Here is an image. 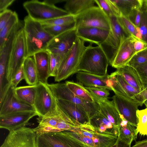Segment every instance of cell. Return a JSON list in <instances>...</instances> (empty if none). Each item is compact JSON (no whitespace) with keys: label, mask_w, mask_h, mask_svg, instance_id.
Masks as SVG:
<instances>
[{"label":"cell","mask_w":147,"mask_h":147,"mask_svg":"<svg viewBox=\"0 0 147 147\" xmlns=\"http://www.w3.org/2000/svg\"><path fill=\"white\" fill-rule=\"evenodd\" d=\"M23 30L28 57L35 53L47 50L49 44L54 37L44 29L39 22L34 20L28 16L24 20Z\"/></svg>","instance_id":"6da1fadb"},{"label":"cell","mask_w":147,"mask_h":147,"mask_svg":"<svg viewBox=\"0 0 147 147\" xmlns=\"http://www.w3.org/2000/svg\"><path fill=\"white\" fill-rule=\"evenodd\" d=\"M63 131L71 138L87 147H111L118 140V137L105 134L94 128L90 123Z\"/></svg>","instance_id":"7a4b0ae2"},{"label":"cell","mask_w":147,"mask_h":147,"mask_svg":"<svg viewBox=\"0 0 147 147\" xmlns=\"http://www.w3.org/2000/svg\"><path fill=\"white\" fill-rule=\"evenodd\" d=\"M109 63L104 52L98 46L93 47L90 44L86 47L78 68L82 71L100 76L107 74Z\"/></svg>","instance_id":"3957f363"},{"label":"cell","mask_w":147,"mask_h":147,"mask_svg":"<svg viewBox=\"0 0 147 147\" xmlns=\"http://www.w3.org/2000/svg\"><path fill=\"white\" fill-rule=\"evenodd\" d=\"M85 42L77 36L71 48L65 55L59 67L56 82H59L76 73L83 53L85 49Z\"/></svg>","instance_id":"277c9868"},{"label":"cell","mask_w":147,"mask_h":147,"mask_svg":"<svg viewBox=\"0 0 147 147\" xmlns=\"http://www.w3.org/2000/svg\"><path fill=\"white\" fill-rule=\"evenodd\" d=\"M58 110L57 113L55 115L37 118L38 124L33 129L37 136L44 133L68 130L80 127L68 117L58 105Z\"/></svg>","instance_id":"5b68a950"},{"label":"cell","mask_w":147,"mask_h":147,"mask_svg":"<svg viewBox=\"0 0 147 147\" xmlns=\"http://www.w3.org/2000/svg\"><path fill=\"white\" fill-rule=\"evenodd\" d=\"M23 6L28 16L33 20L39 22L69 14L65 9L44 1H27L23 3Z\"/></svg>","instance_id":"8992f818"},{"label":"cell","mask_w":147,"mask_h":147,"mask_svg":"<svg viewBox=\"0 0 147 147\" xmlns=\"http://www.w3.org/2000/svg\"><path fill=\"white\" fill-rule=\"evenodd\" d=\"M110 29L105 40L98 46L105 53L109 64L111 65L122 41L130 36L122 28L114 16L109 18Z\"/></svg>","instance_id":"52a82bcc"},{"label":"cell","mask_w":147,"mask_h":147,"mask_svg":"<svg viewBox=\"0 0 147 147\" xmlns=\"http://www.w3.org/2000/svg\"><path fill=\"white\" fill-rule=\"evenodd\" d=\"M47 84L39 82L36 85L33 107L38 117L54 115L58 111L56 99Z\"/></svg>","instance_id":"ba28073f"},{"label":"cell","mask_w":147,"mask_h":147,"mask_svg":"<svg viewBox=\"0 0 147 147\" xmlns=\"http://www.w3.org/2000/svg\"><path fill=\"white\" fill-rule=\"evenodd\" d=\"M76 28L96 27L109 31V18L98 7L95 6L75 16Z\"/></svg>","instance_id":"9c48e42d"},{"label":"cell","mask_w":147,"mask_h":147,"mask_svg":"<svg viewBox=\"0 0 147 147\" xmlns=\"http://www.w3.org/2000/svg\"><path fill=\"white\" fill-rule=\"evenodd\" d=\"M28 57L26 47L23 28L15 38L9 59L7 79L10 81Z\"/></svg>","instance_id":"30bf717a"},{"label":"cell","mask_w":147,"mask_h":147,"mask_svg":"<svg viewBox=\"0 0 147 147\" xmlns=\"http://www.w3.org/2000/svg\"><path fill=\"white\" fill-rule=\"evenodd\" d=\"M47 85L56 99L69 101L82 107L88 113L90 119L99 111L96 102H91L80 98L69 89L65 82Z\"/></svg>","instance_id":"8fae6325"},{"label":"cell","mask_w":147,"mask_h":147,"mask_svg":"<svg viewBox=\"0 0 147 147\" xmlns=\"http://www.w3.org/2000/svg\"><path fill=\"white\" fill-rule=\"evenodd\" d=\"M36 147H87L67 136L63 131L37 136Z\"/></svg>","instance_id":"7c38bea8"},{"label":"cell","mask_w":147,"mask_h":147,"mask_svg":"<svg viewBox=\"0 0 147 147\" xmlns=\"http://www.w3.org/2000/svg\"><path fill=\"white\" fill-rule=\"evenodd\" d=\"M33 129L24 127L9 132L0 147H36Z\"/></svg>","instance_id":"4fadbf2b"},{"label":"cell","mask_w":147,"mask_h":147,"mask_svg":"<svg viewBox=\"0 0 147 147\" xmlns=\"http://www.w3.org/2000/svg\"><path fill=\"white\" fill-rule=\"evenodd\" d=\"M15 88L11 85L0 100V116L19 112L35 111L33 106L23 102L17 97Z\"/></svg>","instance_id":"5bb4252c"},{"label":"cell","mask_w":147,"mask_h":147,"mask_svg":"<svg viewBox=\"0 0 147 147\" xmlns=\"http://www.w3.org/2000/svg\"><path fill=\"white\" fill-rule=\"evenodd\" d=\"M77 36L76 28L54 37L49 44L47 51L53 54L65 55L72 47Z\"/></svg>","instance_id":"9a60e30c"},{"label":"cell","mask_w":147,"mask_h":147,"mask_svg":"<svg viewBox=\"0 0 147 147\" xmlns=\"http://www.w3.org/2000/svg\"><path fill=\"white\" fill-rule=\"evenodd\" d=\"M57 105L61 109L79 126L90 123V118L82 107L71 102L56 99Z\"/></svg>","instance_id":"2e32d148"},{"label":"cell","mask_w":147,"mask_h":147,"mask_svg":"<svg viewBox=\"0 0 147 147\" xmlns=\"http://www.w3.org/2000/svg\"><path fill=\"white\" fill-rule=\"evenodd\" d=\"M38 116L35 111L21 112L0 116V127L9 132L25 127L34 117Z\"/></svg>","instance_id":"e0dca14e"},{"label":"cell","mask_w":147,"mask_h":147,"mask_svg":"<svg viewBox=\"0 0 147 147\" xmlns=\"http://www.w3.org/2000/svg\"><path fill=\"white\" fill-rule=\"evenodd\" d=\"M112 98L120 115L130 124L136 127L138 123L136 112L140 105L116 94Z\"/></svg>","instance_id":"ac0fdd59"},{"label":"cell","mask_w":147,"mask_h":147,"mask_svg":"<svg viewBox=\"0 0 147 147\" xmlns=\"http://www.w3.org/2000/svg\"><path fill=\"white\" fill-rule=\"evenodd\" d=\"M136 38L131 35L122 41L111 65L112 67L117 69L127 64L136 53L134 46Z\"/></svg>","instance_id":"d6986e66"},{"label":"cell","mask_w":147,"mask_h":147,"mask_svg":"<svg viewBox=\"0 0 147 147\" xmlns=\"http://www.w3.org/2000/svg\"><path fill=\"white\" fill-rule=\"evenodd\" d=\"M78 82L87 87L104 88L111 90L112 85L109 75H95L82 71L76 74Z\"/></svg>","instance_id":"ffe728a7"},{"label":"cell","mask_w":147,"mask_h":147,"mask_svg":"<svg viewBox=\"0 0 147 147\" xmlns=\"http://www.w3.org/2000/svg\"><path fill=\"white\" fill-rule=\"evenodd\" d=\"M93 98L98 104L99 111L113 125L119 127L123 116L119 113L113 101L108 99Z\"/></svg>","instance_id":"44dd1931"},{"label":"cell","mask_w":147,"mask_h":147,"mask_svg":"<svg viewBox=\"0 0 147 147\" xmlns=\"http://www.w3.org/2000/svg\"><path fill=\"white\" fill-rule=\"evenodd\" d=\"M77 35L85 42L98 46L103 43L107 38L109 31L96 27H84L76 28Z\"/></svg>","instance_id":"7402d4cb"},{"label":"cell","mask_w":147,"mask_h":147,"mask_svg":"<svg viewBox=\"0 0 147 147\" xmlns=\"http://www.w3.org/2000/svg\"><path fill=\"white\" fill-rule=\"evenodd\" d=\"M33 57L37 71L39 81L47 84V80L50 77L48 52L47 50L38 52L34 54Z\"/></svg>","instance_id":"603a6c76"},{"label":"cell","mask_w":147,"mask_h":147,"mask_svg":"<svg viewBox=\"0 0 147 147\" xmlns=\"http://www.w3.org/2000/svg\"><path fill=\"white\" fill-rule=\"evenodd\" d=\"M90 123L94 128L105 134L118 137V127L113 125L99 111L90 118Z\"/></svg>","instance_id":"cb8c5ba5"},{"label":"cell","mask_w":147,"mask_h":147,"mask_svg":"<svg viewBox=\"0 0 147 147\" xmlns=\"http://www.w3.org/2000/svg\"><path fill=\"white\" fill-rule=\"evenodd\" d=\"M117 71L130 85L140 91L143 87L140 77L136 69L128 65L117 69Z\"/></svg>","instance_id":"d4e9b609"},{"label":"cell","mask_w":147,"mask_h":147,"mask_svg":"<svg viewBox=\"0 0 147 147\" xmlns=\"http://www.w3.org/2000/svg\"><path fill=\"white\" fill-rule=\"evenodd\" d=\"M65 1V10L75 16L94 6L95 3L94 0H67Z\"/></svg>","instance_id":"484cf974"},{"label":"cell","mask_w":147,"mask_h":147,"mask_svg":"<svg viewBox=\"0 0 147 147\" xmlns=\"http://www.w3.org/2000/svg\"><path fill=\"white\" fill-rule=\"evenodd\" d=\"M119 140L128 145L137 138L138 133L136 128L125 120L123 117L119 127Z\"/></svg>","instance_id":"4316f807"},{"label":"cell","mask_w":147,"mask_h":147,"mask_svg":"<svg viewBox=\"0 0 147 147\" xmlns=\"http://www.w3.org/2000/svg\"><path fill=\"white\" fill-rule=\"evenodd\" d=\"M111 74L115 78L128 95L140 104L141 106L143 105L144 100L142 91H140L138 90L129 84L117 70Z\"/></svg>","instance_id":"83f0119b"},{"label":"cell","mask_w":147,"mask_h":147,"mask_svg":"<svg viewBox=\"0 0 147 147\" xmlns=\"http://www.w3.org/2000/svg\"><path fill=\"white\" fill-rule=\"evenodd\" d=\"M26 82L29 85H36L39 82L38 74L33 59L27 57L23 63Z\"/></svg>","instance_id":"f1b7e54d"},{"label":"cell","mask_w":147,"mask_h":147,"mask_svg":"<svg viewBox=\"0 0 147 147\" xmlns=\"http://www.w3.org/2000/svg\"><path fill=\"white\" fill-rule=\"evenodd\" d=\"M36 85L17 87L15 93L17 97L23 102L33 106L35 96Z\"/></svg>","instance_id":"f546056e"},{"label":"cell","mask_w":147,"mask_h":147,"mask_svg":"<svg viewBox=\"0 0 147 147\" xmlns=\"http://www.w3.org/2000/svg\"><path fill=\"white\" fill-rule=\"evenodd\" d=\"M121 15L127 17L134 10L141 9L143 0H112Z\"/></svg>","instance_id":"4dcf8cb0"},{"label":"cell","mask_w":147,"mask_h":147,"mask_svg":"<svg viewBox=\"0 0 147 147\" xmlns=\"http://www.w3.org/2000/svg\"><path fill=\"white\" fill-rule=\"evenodd\" d=\"M65 83L69 89L80 98L90 102H95L90 92L82 84L69 81Z\"/></svg>","instance_id":"1f68e13d"},{"label":"cell","mask_w":147,"mask_h":147,"mask_svg":"<svg viewBox=\"0 0 147 147\" xmlns=\"http://www.w3.org/2000/svg\"><path fill=\"white\" fill-rule=\"evenodd\" d=\"M19 21L17 13L13 11L9 20L0 30V49L2 47L10 33Z\"/></svg>","instance_id":"d6a6232c"},{"label":"cell","mask_w":147,"mask_h":147,"mask_svg":"<svg viewBox=\"0 0 147 147\" xmlns=\"http://www.w3.org/2000/svg\"><path fill=\"white\" fill-rule=\"evenodd\" d=\"M116 18L118 23L127 33L141 40V36L138 28L133 24L127 17L121 15Z\"/></svg>","instance_id":"836d02e7"},{"label":"cell","mask_w":147,"mask_h":147,"mask_svg":"<svg viewBox=\"0 0 147 147\" xmlns=\"http://www.w3.org/2000/svg\"><path fill=\"white\" fill-rule=\"evenodd\" d=\"M138 123L136 127L138 133L147 136V108L136 112Z\"/></svg>","instance_id":"e575fe53"},{"label":"cell","mask_w":147,"mask_h":147,"mask_svg":"<svg viewBox=\"0 0 147 147\" xmlns=\"http://www.w3.org/2000/svg\"><path fill=\"white\" fill-rule=\"evenodd\" d=\"M43 26L45 30L54 37L76 28L75 22L61 25Z\"/></svg>","instance_id":"d590c367"},{"label":"cell","mask_w":147,"mask_h":147,"mask_svg":"<svg viewBox=\"0 0 147 147\" xmlns=\"http://www.w3.org/2000/svg\"><path fill=\"white\" fill-rule=\"evenodd\" d=\"M50 77H55L65 55H59L49 52Z\"/></svg>","instance_id":"8d00e7d4"},{"label":"cell","mask_w":147,"mask_h":147,"mask_svg":"<svg viewBox=\"0 0 147 147\" xmlns=\"http://www.w3.org/2000/svg\"><path fill=\"white\" fill-rule=\"evenodd\" d=\"M75 22V16L69 14L40 22L43 26H55L67 24Z\"/></svg>","instance_id":"74e56055"},{"label":"cell","mask_w":147,"mask_h":147,"mask_svg":"<svg viewBox=\"0 0 147 147\" xmlns=\"http://www.w3.org/2000/svg\"><path fill=\"white\" fill-rule=\"evenodd\" d=\"M147 61V48L135 53L127 65L134 68Z\"/></svg>","instance_id":"f35d334b"},{"label":"cell","mask_w":147,"mask_h":147,"mask_svg":"<svg viewBox=\"0 0 147 147\" xmlns=\"http://www.w3.org/2000/svg\"><path fill=\"white\" fill-rule=\"evenodd\" d=\"M141 20L138 27L141 40L147 43V11L141 9Z\"/></svg>","instance_id":"ab89813d"},{"label":"cell","mask_w":147,"mask_h":147,"mask_svg":"<svg viewBox=\"0 0 147 147\" xmlns=\"http://www.w3.org/2000/svg\"><path fill=\"white\" fill-rule=\"evenodd\" d=\"M85 87L90 92L93 98L108 99L110 95L109 90L105 88Z\"/></svg>","instance_id":"60d3db41"},{"label":"cell","mask_w":147,"mask_h":147,"mask_svg":"<svg viewBox=\"0 0 147 147\" xmlns=\"http://www.w3.org/2000/svg\"><path fill=\"white\" fill-rule=\"evenodd\" d=\"M135 68L141 80L143 90L146 89L147 87V61L138 65Z\"/></svg>","instance_id":"b9f144b4"},{"label":"cell","mask_w":147,"mask_h":147,"mask_svg":"<svg viewBox=\"0 0 147 147\" xmlns=\"http://www.w3.org/2000/svg\"><path fill=\"white\" fill-rule=\"evenodd\" d=\"M98 6L109 17L113 16L109 0H94Z\"/></svg>","instance_id":"7bdbcfd3"},{"label":"cell","mask_w":147,"mask_h":147,"mask_svg":"<svg viewBox=\"0 0 147 147\" xmlns=\"http://www.w3.org/2000/svg\"><path fill=\"white\" fill-rule=\"evenodd\" d=\"M141 9L134 10L127 17L136 26L138 27L141 18Z\"/></svg>","instance_id":"ee69618b"},{"label":"cell","mask_w":147,"mask_h":147,"mask_svg":"<svg viewBox=\"0 0 147 147\" xmlns=\"http://www.w3.org/2000/svg\"><path fill=\"white\" fill-rule=\"evenodd\" d=\"M23 65L17 71L10 81L11 85L14 88L17 87V85L22 80H25V77Z\"/></svg>","instance_id":"f6af8a7d"},{"label":"cell","mask_w":147,"mask_h":147,"mask_svg":"<svg viewBox=\"0 0 147 147\" xmlns=\"http://www.w3.org/2000/svg\"><path fill=\"white\" fill-rule=\"evenodd\" d=\"M13 12L10 10L7 9L0 13V30L9 20Z\"/></svg>","instance_id":"bcb514c9"},{"label":"cell","mask_w":147,"mask_h":147,"mask_svg":"<svg viewBox=\"0 0 147 147\" xmlns=\"http://www.w3.org/2000/svg\"><path fill=\"white\" fill-rule=\"evenodd\" d=\"M134 46L136 53L147 48V43L137 38L135 39Z\"/></svg>","instance_id":"7dc6e473"},{"label":"cell","mask_w":147,"mask_h":147,"mask_svg":"<svg viewBox=\"0 0 147 147\" xmlns=\"http://www.w3.org/2000/svg\"><path fill=\"white\" fill-rule=\"evenodd\" d=\"M15 1V0H0V13L7 10V7Z\"/></svg>","instance_id":"c3c4849f"},{"label":"cell","mask_w":147,"mask_h":147,"mask_svg":"<svg viewBox=\"0 0 147 147\" xmlns=\"http://www.w3.org/2000/svg\"><path fill=\"white\" fill-rule=\"evenodd\" d=\"M131 147H147V139L136 142L135 144Z\"/></svg>","instance_id":"681fc988"},{"label":"cell","mask_w":147,"mask_h":147,"mask_svg":"<svg viewBox=\"0 0 147 147\" xmlns=\"http://www.w3.org/2000/svg\"><path fill=\"white\" fill-rule=\"evenodd\" d=\"M43 1L47 3L55 5V4L57 3L62 2H63V1H66V0H45Z\"/></svg>","instance_id":"f907efd6"},{"label":"cell","mask_w":147,"mask_h":147,"mask_svg":"<svg viewBox=\"0 0 147 147\" xmlns=\"http://www.w3.org/2000/svg\"><path fill=\"white\" fill-rule=\"evenodd\" d=\"M142 93L144 98V104L147 108V91L145 89L142 90Z\"/></svg>","instance_id":"816d5d0a"},{"label":"cell","mask_w":147,"mask_h":147,"mask_svg":"<svg viewBox=\"0 0 147 147\" xmlns=\"http://www.w3.org/2000/svg\"><path fill=\"white\" fill-rule=\"evenodd\" d=\"M131 145H128L118 140L117 147H131Z\"/></svg>","instance_id":"f5cc1de1"},{"label":"cell","mask_w":147,"mask_h":147,"mask_svg":"<svg viewBox=\"0 0 147 147\" xmlns=\"http://www.w3.org/2000/svg\"><path fill=\"white\" fill-rule=\"evenodd\" d=\"M141 9L147 11V0H143V5Z\"/></svg>","instance_id":"db71d44e"},{"label":"cell","mask_w":147,"mask_h":147,"mask_svg":"<svg viewBox=\"0 0 147 147\" xmlns=\"http://www.w3.org/2000/svg\"><path fill=\"white\" fill-rule=\"evenodd\" d=\"M118 140H119V139H118ZM118 141V140L117 141V142L114 145H113V146H112L111 147H117V145Z\"/></svg>","instance_id":"11a10c76"},{"label":"cell","mask_w":147,"mask_h":147,"mask_svg":"<svg viewBox=\"0 0 147 147\" xmlns=\"http://www.w3.org/2000/svg\"><path fill=\"white\" fill-rule=\"evenodd\" d=\"M145 90H146L147 91V87L146 89H145Z\"/></svg>","instance_id":"9f6ffc18"}]
</instances>
